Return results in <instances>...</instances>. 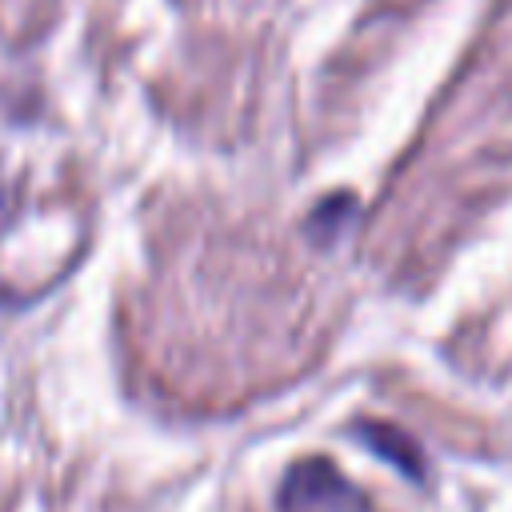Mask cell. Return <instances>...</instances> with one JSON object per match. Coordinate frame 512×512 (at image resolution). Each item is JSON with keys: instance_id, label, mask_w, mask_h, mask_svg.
<instances>
[{"instance_id": "6da1fadb", "label": "cell", "mask_w": 512, "mask_h": 512, "mask_svg": "<svg viewBox=\"0 0 512 512\" xmlns=\"http://www.w3.org/2000/svg\"><path fill=\"white\" fill-rule=\"evenodd\" d=\"M284 512H360V492L328 464V460H300L280 484Z\"/></svg>"}, {"instance_id": "7a4b0ae2", "label": "cell", "mask_w": 512, "mask_h": 512, "mask_svg": "<svg viewBox=\"0 0 512 512\" xmlns=\"http://www.w3.org/2000/svg\"><path fill=\"white\" fill-rule=\"evenodd\" d=\"M368 448H376L380 456H388L396 468H404L408 476H420L424 472V464H420V448L416 444H408L396 428H376V424H360V432H356Z\"/></svg>"}]
</instances>
